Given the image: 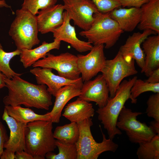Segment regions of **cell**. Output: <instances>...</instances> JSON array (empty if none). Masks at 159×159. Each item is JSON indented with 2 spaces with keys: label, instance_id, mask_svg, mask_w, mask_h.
I'll list each match as a JSON object with an SVG mask.
<instances>
[{
  "label": "cell",
  "instance_id": "cell-1",
  "mask_svg": "<svg viewBox=\"0 0 159 159\" xmlns=\"http://www.w3.org/2000/svg\"><path fill=\"white\" fill-rule=\"evenodd\" d=\"M4 81L8 90V94L3 100L5 106L23 105L47 110L52 104V95L45 85L31 83L18 75L11 79L6 77Z\"/></svg>",
  "mask_w": 159,
  "mask_h": 159
},
{
  "label": "cell",
  "instance_id": "cell-2",
  "mask_svg": "<svg viewBox=\"0 0 159 159\" xmlns=\"http://www.w3.org/2000/svg\"><path fill=\"white\" fill-rule=\"evenodd\" d=\"M137 79V77L135 76L128 80H123L120 85L114 96L109 97L106 105L99 108L96 111L98 119L111 139L113 140L116 135L122 134L116 126L117 119L125 102L130 99L131 89Z\"/></svg>",
  "mask_w": 159,
  "mask_h": 159
},
{
  "label": "cell",
  "instance_id": "cell-3",
  "mask_svg": "<svg viewBox=\"0 0 159 159\" xmlns=\"http://www.w3.org/2000/svg\"><path fill=\"white\" fill-rule=\"evenodd\" d=\"M51 121L37 120L27 123L25 151L34 159H44L46 154L57 148Z\"/></svg>",
  "mask_w": 159,
  "mask_h": 159
},
{
  "label": "cell",
  "instance_id": "cell-4",
  "mask_svg": "<svg viewBox=\"0 0 159 159\" xmlns=\"http://www.w3.org/2000/svg\"><path fill=\"white\" fill-rule=\"evenodd\" d=\"M9 34L17 49H31L38 44V30L36 15L22 8L17 10Z\"/></svg>",
  "mask_w": 159,
  "mask_h": 159
},
{
  "label": "cell",
  "instance_id": "cell-5",
  "mask_svg": "<svg viewBox=\"0 0 159 159\" xmlns=\"http://www.w3.org/2000/svg\"><path fill=\"white\" fill-rule=\"evenodd\" d=\"M117 23L110 16V12H99L95 15L90 28L79 33L94 45L103 44L109 49L116 43L123 32Z\"/></svg>",
  "mask_w": 159,
  "mask_h": 159
},
{
  "label": "cell",
  "instance_id": "cell-6",
  "mask_svg": "<svg viewBox=\"0 0 159 159\" xmlns=\"http://www.w3.org/2000/svg\"><path fill=\"white\" fill-rule=\"evenodd\" d=\"M77 123L80 131L78 139L75 144L77 151V159H97L104 152L115 153L118 149V145L112 140L107 139L101 130L102 142L98 143L95 140L91 131L93 125L91 118Z\"/></svg>",
  "mask_w": 159,
  "mask_h": 159
},
{
  "label": "cell",
  "instance_id": "cell-7",
  "mask_svg": "<svg viewBox=\"0 0 159 159\" xmlns=\"http://www.w3.org/2000/svg\"><path fill=\"white\" fill-rule=\"evenodd\" d=\"M143 113L133 112L124 105L118 116L117 127L125 131L129 140L135 143L150 141L156 134L149 126L137 120Z\"/></svg>",
  "mask_w": 159,
  "mask_h": 159
},
{
  "label": "cell",
  "instance_id": "cell-8",
  "mask_svg": "<svg viewBox=\"0 0 159 159\" xmlns=\"http://www.w3.org/2000/svg\"><path fill=\"white\" fill-rule=\"evenodd\" d=\"M101 72L108 86L110 97L114 96L124 78L138 73L135 66L134 60H126L119 51L113 59L106 60Z\"/></svg>",
  "mask_w": 159,
  "mask_h": 159
},
{
  "label": "cell",
  "instance_id": "cell-9",
  "mask_svg": "<svg viewBox=\"0 0 159 159\" xmlns=\"http://www.w3.org/2000/svg\"><path fill=\"white\" fill-rule=\"evenodd\" d=\"M32 66L54 69L59 76L72 80L80 77L77 56L69 52L56 55L48 52L44 57L36 62Z\"/></svg>",
  "mask_w": 159,
  "mask_h": 159
},
{
  "label": "cell",
  "instance_id": "cell-10",
  "mask_svg": "<svg viewBox=\"0 0 159 159\" xmlns=\"http://www.w3.org/2000/svg\"><path fill=\"white\" fill-rule=\"evenodd\" d=\"M62 0L64 10L74 24L83 30L88 29L95 15L100 12L94 2L91 0Z\"/></svg>",
  "mask_w": 159,
  "mask_h": 159
},
{
  "label": "cell",
  "instance_id": "cell-11",
  "mask_svg": "<svg viewBox=\"0 0 159 159\" xmlns=\"http://www.w3.org/2000/svg\"><path fill=\"white\" fill-rule=\"evenodd\" d=\"M103 44L94 45L85 55H77L78 69L83 82L91 80L101 72L106 61Z\"/></svg>",
  "mask_w": 159,
  "mask_h": 159
},
{
  "label": "cell",
  "instance_id": "cell-12",
  "mask_svg": "<svg viewBox=\"0 0 159 159\" xmlns=\"http://www.w3.org/2000/svg\"><path fill=\"white\" fill-rule=\"evenodd\" d=\"M156 33L151 29H146L142 33H134L130 35L125 43L120 47L119 51L124 58L128 61L134 59L140 68L142 73L145 66V55L141 45L144 41L151 34Z\"/></svg>",
  "mask_w": 159,
  "mask_h": 159
},
{
  "label": "cell",
  "instance_id": "cell-13",
  "mask_svg": "<svg viewBox=\"0 0 159 159\" xmlns=\"http://www.w3.org/2000/svg\"><path fill=\"white\" fill-rule=\"evenodd\" d=\"M109 89L102 74H99L94 80L83 82L79 98L88 102H95L99 108L105 106L109 98Z\"/></svg>",
  "mask_w": 159,
  "mask_h": 159
},
{
  "label": "cell",
  "instance_id": "cell-14",
  "mask_svg": "<svg viewBox=\"0 0 159 159\" xmlns=\"http://www.w3.org/2000/svg\"><path fill=\"white\" fill-rule=\"evenodd\" d=\"M30 72L35 76L37 83L46 85L48 92L54 97L59 89L64 86L72 84L82 85L83 83L81 77L76 80H69L55 74L51 68L34 67Z\"/></svg>",
  "mask_w": 159,
  "mask_h": 159
},
{
  "label": "cell",
  "instance_id": "cell-15",
  "mask_svg": "<svg viewBox=\"0 0 159 159\" xmlns=\"http://www.w3.org/2000/svg\"><path fill=\"white\" fill-rule=\"evenodd\" d=\"M63 16L62 24L52 32L54 39L67 43L80 52L90 51L93 46L92 44L88 41H82L78 39L76 35L75 28L71 24V20L66 11L64 12Z\"/></svg>",
  "mask_w": 159,
  "mask_h": 159
},
{
  "label": "cell",
  "instance_id": "cell-16",
  "mask_svg": "<svg viewBox=\"0 0 159 159\" xmlns=\"http://www.w3.org/2000/svg\"><path fill=\"white\" fill-rule=\"evenodd\" d=\"M2 118L10 130L9 136L4 144V148L15 152L25 151V138L28 129L27 124L17 121L9 116L4 109Z\"/></svg>",
  "mask_w": 159,
  "mask_h": 159
},
{
  "label": "cell",
  "instance_id": "cell-17",
  "mask_svg": "<svg viewBox=\"0 0 159 159\" xmlns=\"http://www.w3.org/2000/svg\"><path fill=\"white\" fill-rule=\"evenodd\" d=\"M64 6L62 4L40 10L36 16L39 32L42 34L52 32L63 21Z\"/></svg>",
  "mask_w": 159,
  "mask_h": 159
},
{
  "label": "cell",
  "instance_id": "cell-18",
  "mask_svg": "<svg viewBox=\"0 0 159 159\" xmlns=\"http://www.w3.org/2000/svg\"><path fill=\"white\" fill-rule=\"evenodd\" d=\"M82 85H66L58 91L55 97V99L53 107L51 111L49 112L51 121L53 123L59 122L64 107L70 100L80 95Z\"/></svg>",
  "mask_w": 159,
  "mask_h": 159
},
{
  "label": "cell",
  "instance_id": "cell-19",
  "mask_svg": "<svg viewBox=\"0 0 159 159\" xmlns=\"http://www.w3.org/2000/svg\"><path fill=\"white\" fill-rule=\"evenodd\" d=\"M110 14L123 32H130L133 31L140 23L141 11L140 8H117Z\"/></svg>",
  "mask_w": 159,
  "mask_h": 159
},
{
  "label": "cell",
  "instance_id": "cell-20",
  "mask_svg": "<svg viewBox=\"0 0 159 159\" xmlns=\"http://www.w3.org/2000/svg\"><path fill=\"white\" fill-rule=\"evenodd\" d=\"M140 8L141 16L137 26L138 29H151L159 34V0H150Z\"/></svg>",
  "mask_w": 159,
  "mask_h": 159
},
{
  "label": "cell",
  "instance_id": "cell-21",
  "mask_svg": "<svg viewBox=\"0 0 159 159\" xmlns=\"http://www.w3.org/2000/svg\"><path fill=\"white\" fill-rule=\"evenodd\" d=\"M145 55V66L142 73L148 77L159 68V34L148 36L142 43Z\"/></svg>",
  "mask_w": 159,
  "mask_h": 159
},
{
  "label": "cell",
  "instance_id": "cell-22",
  "mask_svg": "<svg viewBox=\"0 0 159 159\" xmlns=\"http://www.w3.org/2000/svg\"><path fill=\"white\" fill-rule=\"evenodd\" d=\"M94 114L92 104L78 97L66 106L62 115L71 122L77 123L92 117Z\"/></svg>",
  "mask_w": 159,
  "mask_h": 159
},
{
  "label": "cell",
  "instance_id": "cell-23",
  "mask_svg": "<svg viewBox=\"0 0 159 159\" xmlns=\"http://www.w3.org/2000/svg\"><path fill=\"white\" fill-rule=\"evenodd\" d=\"M61 42L55 39L50 43L44 41L41 45L34 49H22L19 55L20 61L25 68L32 66L40 59L44 57L51 50L59 49Z\"/></svg>",
  "mask_w": 159,
  "mask_h": 159
},
{
  "label": "cell",
  "instance_id": "cell-24",
  "mask_svg": "<svg viewBox=\"0 0 159 159\" xmlns=\"http://www.w3.org/2000/svg\"><path fill=\"white\" fill-rule=\"evenodd\" d=\"M4 109L9 116L21 122L27 124L39 120L51 121L49 112L44 115H39L36 113L29 107L24 108L20 105L6 106Z\"/></svg>",
  "mask_w": 159,
  "mask_h": 159
},
{
  "label": "cell",
  "instance_id": "cell-25",
  "mask_svg": "<svg viewBox=\"0 0 159 159\" xmlns=\"http://www.w3.org/2000/svg\"><path fill=\"white\" fill-rule=\"evenodd\" d=\"M78 125L76 122H71L63 126H57L53 133L54 138L62 142L75 144L79 136Z\"/></svg>",
  "mask_w": 159,
  "mask_h": 159
},
{
  "label": "cell",
  "instance_id": "cell-26",
  "mask_svg": "<svg viewBox=\"0 0 159 159\" xmlns=\"http://www.w3.org/2000/svg\"><path fill=\"white\" fill-rule=\"evenodd\" d=\"M138 144L136 154L139 159H159V134L149 141Z\"/></svg>",
  "mask_w": 159,
  "mask_h": 159
},
{
  "label": "cell",
  "instance_id": "cell-27",
  "mask_svg": "<svg viewBox=\"0 0 159 159\" xmlns=\"http://www.w3.org/2000/svg\"><path fill=\"white\" fill-rule=\"evenodd\" d=\"M55 144L58 148V153L49 152L45 155L47 159H77V151L75 144L67 143L57 140H56Z\"/></svg>",
  "mask_w": 159,
  "mask_h": 159
},
{
  "label": "cell",
  "instance_id": "cell-28",
  "mask_svg": "<svg viewBox=\"0 0 159 159\" xmlns=\"http://www.w3.org/2000/svg\"><path fill=\"white\" fill-rule=\"evenodd\" d=\"M21 52V50L17 49L11 52H6L0 44V71L8 78L11 79L15 75L20 76L22 74L15 72L9 65L11 60L15 56L19 55Z\"/></svg>",
  "mask_w": 159,
  "mask_h": 159
},
{
  "label": "cell",
  "instance_id": "cell-29",
  "mask_svg": "<svg viewBox=\"0 0 159 159\" xmlns=\"http://www.w3.org/2000/svg\"><path fill=\"white\" fill-rule=\"evenodd\" d=\"M159 93V83H152L137 79L130 90V98L132 103L136 104L137 98L141 94L147 92Z\"/></svg>",
  "mask_w": 159,
  "mask_h": 159
},
{
  "label": "cell",
  "instance_id": "cell-30",
  "mask_svg": "<svg viewBox=\"0 0 159 159\" xmlns=\"http://www.w3.org/2000/svg\"><path fill=\"white\" fill-rule=\"evenodd\" d=\"M58 0H24L21 8L36 15L39 11L56 4Z\"/></svg>",
  "mask_w": 159,
  "mask_h": 159
},
{
  "label": "cell",
  "instance_id": "cell-31",
  "mask_svg": "<svg viewBox=\"0 0 159 159\" xmlns=\"http://www.w3.org/2000/svg\"><path fill=\"white\" fill-rule=\"evenodd\" d=\"M146 112L147 116L159 122V93L150 95L147 102Z\"/></svg>",
  "mask_w": 159,
  "mask_h": 159
},
{
  "label": "cell",
  "instance_id": "cell-32",
  "mask_svg": "<svg viewBox=\"0 0 159 159\" xmlns=\"http://www.w3.org/2000/svg\"><path fill=\"white\" fill-rule=\"evenodd\" d=\"M100 12L102 13L110 12L121 6L120 0H91Z\"/></svg>",
  "mask_w": 159,
  "mask_h": 159
},
{
  "label": "cell",
  "instance_id": "cell-33",
  "mask_svg": "<svg viewBox=\"0 0 159 159\" xmlns=\"http://www.w3.org/2000/svg\"><path fill=\"white\" fill-rule=\"evenodd\" d=\"M150 0H120L123 8L126 7L140 8L144 4Z\"/></svg>",
  "mask_w": 159,
  "mask_h": 159
},
{
  "label": "cell",
  "instance_id": "cell-34",
  "mask_svg": "<svg viewBox=\"0 0 159 159\" xmlns=\"http://www.w3.org/2000/svg\"><path fill=\"white\" fill-rule=\"evenodd\" d=\"M9 138L5 127L0 121V158L4 150V144Z\"/></svg>",
  "mask_w": 159,
  "mask_h": 159
},
{
  "label": "cell",
  "instance_id": "cell-35",
  "mask_svg": "<svg viewBox=\"0 0 159 159\" xmlns=\"http://www.w3.org/2000/svg\"><path fill=\"white\" fill-rule=\"evenodd\" d=\"M145 81L152 83H159V68L152 71Z\"/></svg>",
  "mask_w": 159,
  "mask_h": 159
},
{
  "label": "cell",
  "instance_id": "cell-36",
  "mask_svg": "<svg viewBox=\"0 0 159 159\" xmlns=\"http://www.w3.org/2000/svg\"><path fill=\"white\" fill-rule=\"evenodd\" d=\"M15 156V159H34L30 154L24 150L16 152Z\"/></svg>",
  "mask_w": 159,
  "mask_h": 159
},
{
  "label": "cell",
  "instance_id": "cell-37",
  "mask_svg": "<svg viewBox=\"0 0 159 159\" xmlns=\"http://www.w3.org/2000/svg\"><path fill=\"white\" fill-rule=\"evenodd\" d=\"M15 152L8 149H5L0 157L1 159H14L15 158Z\"/></svg>",
  "mask_w": 159,
  "mask_h": 159
},
{
  "label": "cell",
  "instance_id": "cell-38",
  "mask_svg": "<svg viewBox=\"0 0 159 159\" xmlns=\"http://www.w3.org/2000/svg\"><path fill=\"white\" fill-rule=\"evenodd\" d=\"M149 126L156 134H159V122L155 120L151 121Z\"/></svg>",
  "mask_w": 159,
  "mask_h": 159
},
{
  "label": "cell",
  "instance_id": "cell-39",
  "mask_svg": "<svg viewBox=\"0 0 159 159\" xmlns=\"http://www.w3.org/2000/svg\"><path fill=\"white\" fill-rule=\"evenodd\" d=\"M6 77L0 71V89L6 87L4 81Z\"/></svg>",
  "mask_w": 159,
  "mask_h": 159
},
{
  "label": "cell",
  "instance_id": "cell-40",
  "mask_svg": "<svg viewBox=\"0 0 159 159\" xmlns=\"http://www.w3.org/2000/svg\"><path fill=\"white\" fill-rule=\"evenodd\" d=\"M5 7L7 8H11L10 6L7 4L4 0H0V8Z\"/></svg>",
  "mask_w": 159,
  "mask_h": 159
}]
</instances>
